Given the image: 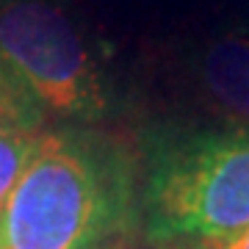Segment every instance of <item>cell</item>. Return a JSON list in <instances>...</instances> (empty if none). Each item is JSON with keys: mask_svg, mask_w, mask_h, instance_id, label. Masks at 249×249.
<instances>
[{"mask_svg": "<svg viewBox=\"0 0 249 249\" xmlns=\"http://www.w3.org/2000/svg\"><path fill=\"white\" fill-rule=\"evenodd\" d=\"M142 216L116 150L42 136L0 213V249H119Z\"/></svg>", "mask_w": 249, "mask_h": 249, "instance_id": "6da1fadb", "label": "cell"}, {"mask_svg": "<svg viewBox=\"0 0 249 249\" xmlns=\"http://www.w3.org/2000/svg\"><path fill=\"white\" fill-rule=\"evenodd\" d=\"M139 208L152 241L199 244L249 227V127L222 124L158 142Z\"/></svg>", "mask_w": 249, "mask_h": 249, "instance_id": "7a4b0ae2", "label": "cell"}, {"mask_svg": "<svg viewBox=\"0 0 249 249\" xmlns=\"http://www.w3.org/2000/svg\"><path fill=\"white\" fill-rule=\"evenodd\" d=\"M0 64L39 108L72 119H97L106 111L94 55L55 3H0Z\"/></svg>", "mask_w": 249, "mask_h": 249, "instance_id": "3957f363", "label": "cell"}, {"mask_svg": "<svg viewBox=\"0 0 249 249\" xmlns=\"http://www.w3.org/2000/svg\"><path fill=\"white\" fill-rule=\"evenodd\" d=\"M194 89L222 124L249 127V34H222L196 53Z\"/></svg>", "mask_w": 249, "mask_h": 249, "instance_id": "277c9868", "label": "cell"}, {"mask_svg": "<svg viewBox=\"0 0 249 249\" xmlns=\"http://www.w3.org/2000/svg\"><path fill=\"white\" fill-rule=\"evenodd\" d=\"M42 136L45 133H36V127L0 122V213L9 202L17 180L22 178L28 160L34 158Z\"/></svg>", "mask_w": 249, "mask_h": 249, "instance_id": "5b68a950", "label": "cell"}, {"mask_svg": "<svg viewBox=\"0 0 249 249\" xmlns=\"http://www.w3.org/2000/svg\"><path fill=\"white\" fill-rule=\"evenodd\" d=\"M0 122L22 124V127H36L39 124V106L28 94L11 72L0 64Z\"/></svg>", "mask_w": 249, "mask_h": 249, "instance_id": "8992f818", "label": "cell"}, {"mask_svg": "<svg viewBox=\"0 0 249 249\" xmlns=\"http://www.w3.org/2000/svg\"><path fill=\"white\" fill-rule=\"evenodd\" d=\"M194 249H249V227L230 232V235H222V238L199 241V244H194Z\"/></svg>", "mask_w": 249, "mask_h": 249, "instance_id": "52a82bcc", "label": "cell"}]
</instances>
